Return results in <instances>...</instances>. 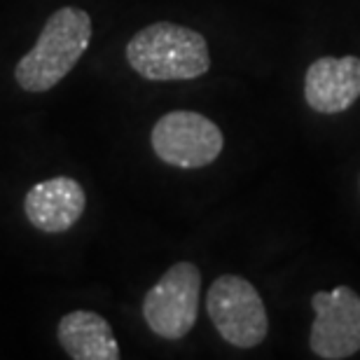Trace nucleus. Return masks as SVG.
Listing matches in <instances>:
<instances>
[{"label": "nucleus", "instance_id": "f257e3e1", "mask_svg": "<svg viewBox=\"0 0 360 360\" xmlns=\"http://www.w3.org/2000/svg\"><path fill=\"white\" fill-rule=\"evenodd\" d=\"M94 35L91 17L80 7H61L49 14L42 31L14 68V80L24 91H49L77 66Z\"/></svg>", "mask_w": 360, "mask_h": 360}, {"label": "nucleus", "instance_id": "f03ea898", "mask_svg": "<svg viewBox=\"0 0 360 360\" xmlns=\"http://www.w3.org/2000/svg\"><path fill=\"white\" fill-rule=\"evenodd\" d=\"M127 61L150 82H185L208 73L211 52L206 38L194 28L157 21L129 40Z\"/></svg>", "mask_w": 360, "mask_h": 360}, {"label": "nucleus", "instance_id": "7ed1b4c3", "mask_svg": "<svg viewBox=\"0 0 360 360\" xmlns=\"http://www.w3.org/2000/svg\"><path fill=\"white\" fill-rule=\"evenodd\" d=\"M206 309L215 330L236 349H253L269 333L267 309L255 285L243 276L225 274L208 288Z\"/></svg>", "mask_w": 360, "mask_h": 360}, {"label": "nucleus", "instance_id": "20e7f679", "mask_svg": "<svg viewBox=\"0 0 360 360\" xmlns=\"http://www.w3.org/2000/svg\"><path fill=\"white\" fill-rule=\"evenodd\" d=\"M201 271L192 262H176L143 297V319L162 340H183L197 323Z\"/></svg>", "mask_w": 360, "mask_h": 360}, {"label": "nucleus", "instance_id": "39448f33", "mask_svg": "<svg viewBox=\"0 0 360 360\" xmlns=\"http://www.w3.org/2000/svg\"><path fill=\"white\" fill-rule=\"evenodd\" d=\"M155 155L178 169H201L215 162L225 148L220 127L194 110H171L157 120L150 134Z\"/></svg>", "mask_w": 360, "mask_h": 360}, {"label": "nucleus", "instance_id": "423d86ee", "mask_svg": "<svg viewBox=\"0 0 360 360\" xmlns=\"http://www.w3.org/2000/svg\"><path fill=\"white\" fill-rule=\"evenodd\" d=\"M314 326L309 347L323 360H344L360 351V295L349 285L311 297Z\"/></svg>", "mask_w": 360, "mask_h": 360}, {"label": "nucleus", "instance_id": "0eeeda50", "mask_svg": "<svg viewBox=\"0 0 360 360\" xmlns=\"http://www.w3.org/2000/svg\"><path fill=\"white\" fill-rule=\"evenodd\" d=\"M87 194L75 178L56 176L40 180L26 192L24 213L28 222L45 234H63L82 218Z\"/></svg>", "mask_w": 360, "mask_h": 360}, {"label": "nucleus", "instance_id": "6e6552de", "mask_svg": "<svg viewBox=\"0 0 360 360\" xmlns=\"http://www.w3.org/2000/svg\"><path fill=\"white\" fill-rule=\"evenodd\" d=\"M304 98L309 108L323 115L349 110L360 98L358 56H321L304 75Z\"/></svg>", "mask_w": 360, "mask_h": 360}, {"label": "nucleus", "instance_id": "1a4fd4ad", "mask_svg": "<svg viewBox=\"0 0 360 360\" xmlns=\"http://www.w3.org/2000/svg\"><path fill=\"white\" fill-rule=\"evenodd\" d=\"M56 340L73 360H117L120 347L112 328L101 314L70 311L59 321Z\"/></svg>", "mask_w": 360, "mask_h": 360}]
</instances>
